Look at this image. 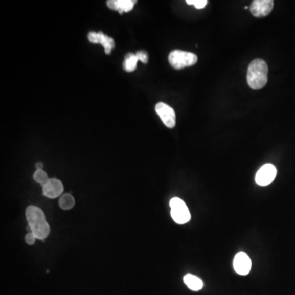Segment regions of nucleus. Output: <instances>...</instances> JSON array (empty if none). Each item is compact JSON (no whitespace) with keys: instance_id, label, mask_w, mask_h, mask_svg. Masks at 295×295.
Returning a JSON list of instances; mask_svg holds the SVG:
<instances>
[{"instance_id":"nucleus-5","label":"nucleus","mask_w":295,"mask_h":295,"mask_svg":"<svg viewBox=\"0 0 295 295\" xmlns=\"http://www.w3.org/2000/svg\"><path fill=\"white\" fill-rule=\"evenodd\" d=\"M277 168L273 164H265L258 170L255 176V181L261 186L270 185L277 176Z\"/></svg>"},{"instance_id":"nucleus-13","label":"nucleus","mask_w":295,"mask_h":295,"mask_svg":"<svg viewBox=\"0 0 295 295\" xmlns=\"http://www.w3.org/2000/svg\"><path fill=\"white\" fill-rule=\"evenodd\" d=\"M139 59L137 58V54H128L125 58L124 69L128 73H131L133 71L135 70L137 66V62Z\"/></svg>"},{"instance_id":"nucleus-3","label":"nucleus","mask_w":295,"mask_h":295,"mask_svg":"<svg viewBox=\"0 0 295 295\" xmlns=\"http://www.w3.org/2000/svg\"><path fill=\"white\" fill-rule=\"evenodd\" d=\"M171 66L175 69H182L187 66H194L198 62L196 54L182 50H174L168 56Z\"/></svg>"},{"instance_id":"nucleus-2","label":"nucleus","mask_w":295,"mask_h":295,"mask_svg":"<svg viewBox=\"0 0 295 295\" xmlns=\"http://www.w3.org/2000/svg\"><path fill=\"white\" fill-rule=\"evenodd\" d=\"M268 66L260 58L250 62L247 73V82L253 89H261L267 83Z\"/></svg>"},{"instance_id":"nucleus-18","label":"nucleus","mask_w":295,"mask_h":295,"mask_svg":"<svg viewBox=\"0 0 295 295\" xmlns=\"http://www.w3.org/2000/svg\"><path fill=\"white\" fill-rule=\"evenodd\" d=\"M137 56L139 60L141 61L143 63H147L148 61H149V56H148V54H147L146 52L143 51V50L137 52Z\"/></svg>"},{"instance_id":"nucleus-14","label":"nucleus","mask_w":295,"mask_h":295,"mask_svg":"<svg viewBox=\"0 0 295 295\" xmlns=\"http://www.w3.org/2000/svg\"><path fill=\"white\" fill-rule=\"evenodd\" d=\"M75 198L70 194H62L59 199V206L63 210H70L75 206Z\"/></svg>"},{"instance_id":"nucleus-19","label":"nucleus","mask_w":295,"mask_h":295,"mask_svg":"<svg viewBox=\"0 0 295 295\" xmlns=\"http://www.w3.org/2000/svg\"><path fill=\"white\" fill-rule=\"evenodd\" d=\"M35 167H36V170H43V164L40 163V162H39V163L35 164Z\"/></svg>"},{"instance_id":"nucleus-15","label":"nucleus","mask_w":295,"mask_h":295,"mask_svg":"<svg viewBox=\"0 0 295 295\" xmlns=\"http://www.w3.org/2000/svg\"><path fill=\"white\" fill-rule=\"evenodd\" d=\"M34 180L43 186L49 180L47 173L43 170H36L34 173Z\"/></svg>"},{"instance_id":"nucleus-8","label":"nucleus","mask_w":295,"mask_h":295,"mask_svg":"<svg viewBox=\"0 0 295 295\" xmlns=\"http://www.w3.org/2000/svg\"><path fill=\"white\" fill-rule=\"evenodd\" d=\"M273 0H254L250 6V11L254 17H266L273 11Z\"/></svg>"},{"instance_id":"nucleus-20","label":"nucleus","mask_w":295,"mask_h":295,"mask_svg":"<svg viewBox=\"0 0 295 295\" xmlns=\"http://www.w3.org/2000/svg\"><path fill=\"white\" fill-rule=\"evenodd\" d=\"M244 9H248V6L244 7Z\"/></svg>"},{"instance_id":"nucleus-1","label":"nucleus","mask_w":295,"mask_h":295,"mask_svg":"<svg viewBox=\"0 0 295 295\" xmlns=\"http://www.w3.org/2000/svg\"><path fill=\"white\" fill-rule=\"evenodd\" d=\"M28 225L31 228L32 233L37 240H46L50 232V225L46 221V216L41 209L35 206H29L26 210Z\"/></svg>"},{"instance_id":"nucleus-9","label":"nucleus","mask_w":295,"mask_h":295,"mask_svg":"<svg viewBox=\"0 0 295 295\" xmlns=\"http://www.w3.org/2000/svg\"><path fill=\"white\" fill-rule=\"evenodd\" d=\"M88 39L91 43L102 44L104 47V52H105L106 54H111V50L115 46L114 39L104 35L101 31H99V32L91 31L88 35Z\"/></svg>"},{"instance_id":"nucleus-16","label":"nucleus","mask_w":295,"mask_h":295,"mask_svg":"<svg viewBox=\"0 0 295 295\" xmlns=\"http://www.w3.org/2000/svg\"><path fill=\"white\" fill-rule=\"evenodd\" d=\"M186 4L188 5H194L197 9H202L208 5L207 0H187Z\"/></svg>"},{"instance_id":"nucleus-6","label":"nucleus","mask_w":295,"mask_h":295,"mask_svg":"<svg viewBox=\"0 0 295 295\" xmlns=\"http://www.w3.org/2000/svg\"><path fill=\"white\" fill-rule=\"evenodd\" d=\"M155 110L162 122L168 128H173L175 126V114L172 107L164 103H157Z\"/></svg>"},{"instance_id":"nucleus-4","label":"nucleus","mask_w":295,"mask_h":295,"mask_svg":"<svg viewBox=\"0 0 295 295\" xmlns=\"http://www.w3.org/2000/svg\"><path fill=\"white\" fill-rule=\"evenodd\" d=\"M171 217L177 224H186L190 220V213L184 201L179 198H171L170 201Z\"/></svg>"},{"instance_id":"nucleus-12","label":"nucleus","mask_w":295,"mask_h":295,"mask_svg":"<svg viewBox=\"0 0 295 295\" xmlns=\"http://www.w3.org/2000/svg\"><path fill=\"white\" fill-rule=\"evenodd\" d=\"M184 282L189 289L193 291L200 290L203 287L202 280L192 274L186 275L184 277Z\"/></svg>"},{"instance_id":"nucleus-17","label":"nucleus","mask_w":295,"mask_h":295,"mask_svg":"<svg viewBox=\"0 0 295 295\" xmlns=\"http://www.w3.org/2000/svg\"><path fill=\"white\" fill-rule=\"evenodd\" d=\"M37 240V238L34 235L32 232H29V233H27L25 236V241L27 244H29V245H33L35 243V240Z\"/></svg>"},{"instance_id":"nucleus-11","label":"nucleus","mask_w":295,"mask_h":295,"mask_svg":"<svg viewBox=\"0 0 295 295\" xmlns=\"http://www.w3.org/2000/svg\"><path fill=\"white\" fill-rule=\"evenodd\" d=\"M137 1L134 0H109L107 5L111 10L118 11L119 13H128L132 10Z\"/></svg>"},{"instance_id":"nucleus-10","label":"nucleus","mask_w":295,"mask_h":295,"mask_svg":"<svg viewBox=\"0 0 295 295\" xmlns=\"http://www.w3.org/2000/svg\"><path fill=\"white\" fill-rule=\"evenodd\" d=\"M42 187L43 195L49 198H56L62 196L63 192V185L58 179H49Z\"/></svg>"},{"instance_id":"nucleus-7","label":"nucleus","mask_w":295,"mask_h":295,"mask_svg":"<svg viewBox=\"0 0 295 295\" xmlns=\"http://www.w3.org/2000/svg\"><path fill=\"white\" fill-rule=\"evenodd\" d=\"M233 266L236 273L241 276H246L251 270L252 262L248 254L240 252L238 253L234 258Z\"/></svg>"}]
</instances>
